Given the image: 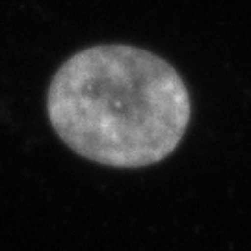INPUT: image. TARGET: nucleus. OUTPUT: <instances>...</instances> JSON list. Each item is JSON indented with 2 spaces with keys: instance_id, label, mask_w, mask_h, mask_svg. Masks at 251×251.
Masks as SVG:
<instances>
[{
  "instance_id": "nucleus-1",
  "label": "nucleus",
  "mask_w": 251,
  "mask_h": 251,
  "mask_svg": "<svg viewBox=\"0 0 251 251\" xmlns=\"http://www.w3.org/2000/svg\"><path fill=\"white\" fill-rule=\"evenodd\" d=\"M54 130L84 158L114 168L164 160L186 132L190 95L156 54L99 45L58 69L47 95Z\"/></svg>"
}]
</instances>
